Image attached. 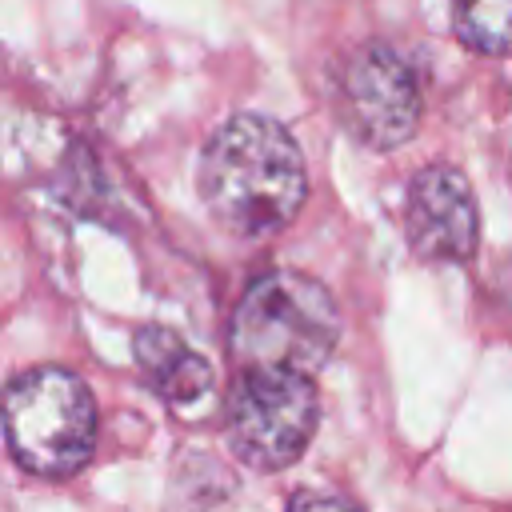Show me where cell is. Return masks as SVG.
<instances>
[{"instance_id":"52a82bcc","label":"cell","mask_w":512,"mask_h":512,"mask_svg":"<svg viewBox=\"0 0 512 512\" xmlns=\"http://www.w3.org/2000/svg\"><path fill=\"white\" fill-rule=\"evenodd\" d=\"M136 364L168 404H196L212 392V364L168 328L136 332Z\"/></svg>"},{"instance_id":"6da1fadb","label":"cell","mask_w":512,"mask_h":512,"mask_svg":"<svg viewBox=\"0 0 512 512\" xmlns=\"http://www.w3.org/2000/svg\"><path fill=\"white\" fill-rule=\"evenodd\" d=\"M308 192L292 132L260 112L224 120L200 152V196L236 236H272L300 212Z\"/></svg>"},{"instance_id":"7a4b0ae2","label":"cell","mask_w":512,"mask_h":512,"mask_svg":"<svg viewBox=\"0 0 512 512\" xmlns=\"http://www.w3.org/2000/svg\"><path fill=\"white\" fill-rule=\"evenodd\" d=\"M340 336L328 288L296 268L264 272L248 284L232 316V352L244 368L316 372Z\"/></svg>"},{"instance_id":"ba28073f","label":"cell","mask_w":512,"mask_h":512,"mask_svg":"<svg viewBox=\"0 0 512 512\" xmlns=\"http://www.w3.org/2000/svg\"><path fill=\"white\" fill-rule=\"evenodd\" d=\"M452 28L460 44L484 56L512 52V0H452Z\"/></svg>"},{"instance_id":"9c48e42d","label":"cell","mask_w":512,"mask_h":512,"mask_svg":"<svg viewBox=\"0 0 512 512\" xmlns=\"http://www.w3.org/2000/svg\"><path fill=\"white\" fill-rule=\"evenodd\" d=\"M288 512H360V508H352L348 500L328 496V492H300V496L288 504Z\"/></svg>"},{"instance_id":"277c9868","label":"cell","mask_w":512,"mask_h":512,"mask_svg":"<svg viewBox=\"0 0 512 512\" xmlns=\"http://www.w3.org/2000/svg\"><path fill=\"white\" fill-rule=\"evenodd\" d=\"M320 420L316 388L304 372L244 368L228 392V440L256 472H276L300 460Z\"/></svg>"},{"instance_id":"5b68a950","label":"cell","mask_w":512,"mask_h":512,"mask_svg":"<svg viewBox=\"0 0 512 512\" xmlns=\"http://www.w3.org/2000/svg\"><path fill=\"white\" fill-rule=\"evenodd\" d=\"M348 132L368 148H400L420 124V80L388 44H364L340 76Z\"/></svg>"},{"instance_id":"8992f818","label":"cell","mask_w":512,"mask_h":512,"mask_svg":"<svg viewBox=\"0 0 512 512\" xmlns=\"http://www.w3.org/2000/svg\"><path fill=\"white\" fill-rule=\"evenodd\" d=\"M404 232L412 252L424 260L436 264L468 260L480 240V216L468 180L448 164H432L416 172L404 200Z\"/></svg>"},{"instance_id":"3957f363","label":"cell","mask_w":512,"mask_h":512,"mask_svg":"<svg viewBox=\"0 0 512 512\" xmlns=\"http://www.w3.org/2000/svg\"><path fill=\"white\" fill-rule=\"evenodd\" d=\"M8 448L36 476H72L96 448V404L76 372L32 368L4 392Z\"/></svg>"}]
</instances>
